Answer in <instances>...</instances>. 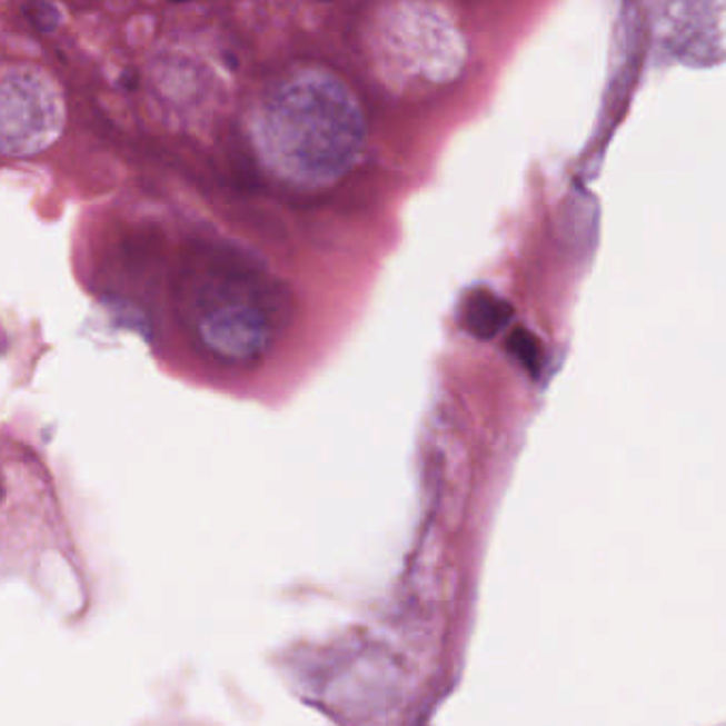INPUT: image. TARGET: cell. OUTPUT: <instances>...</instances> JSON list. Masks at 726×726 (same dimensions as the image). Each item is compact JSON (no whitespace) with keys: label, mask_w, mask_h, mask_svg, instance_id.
<instances>
[{"label":"cell","mask_w":726,"mask_h":726,"mask_svg":"<svg viewBox=\"0 0 726 726\" xmlns=\"http://www.w3.org/2000/svg\"><path fill=\"white\" fill-rule=\"evenodd\" d=\"M514 318V307L490 290H471L460 307V325L477 339H493Z\"/></svg>","instance_id":"5b68a950"},{"label":"cell","mask_w":726,"mask_h":726,"mask_svg":"<svg viewBox=\"0 0 726 726\" xmlns=\"http://www.w3.org/2000/svg\"><path fill=\"white\" fill-rule=\"evenodd\" d=\"M369 50L379 77L399 92L418 83H448L467 58L465 39L450 18L420 2L384 7L369 34Z\"/></svg>","instance_id":"3957f363"},{"label":"cell","mask_w":726,"mask_h":726,"mask_svg":"<svg viewBox=\"0 0 726 726\" xmlns=\"http://www.w3.org/2000/svg\"><path fill=\"white\" fill-rule=\"evenodd\" d=\"M509 351L516 356L518 362H523L526 371H530L533 376L539 374L541 369V362H544V354H541V344L539 339L530 332V330H516L511 337H509V344H507Z\"/></svg>","instance_id":"8992f818"},{"label":"cell","mask_w":726,"mask_h":726,"mask_svg":"<svg viewBox=\"0 0 726 726\" xmlns=\"http://www.w3.org/2000/svg\"><path fill=\"white\" fill-rule=\"evenodd\" d=\"M64 99L50 73L39 67H7L0 97L2 151L26 158L48 150L64 126Z\"/></svg>","instance_id":"277c9868"},{"label":"cell","mask_w":726,"mask_h":726,"mask_svg":"<svg viewBox=\"0 0 726 726\" xmlns=\"http://www.w3.org/2000/svg\"><path fill=\"white\" fill-rule=\"evenodd\" d=\"M177 314L195 348L228 369L258 365L290 325L292 295L251 258L205 246L177 277Z\"/></svg>","instance_id":"7a4b0ae2"},{"label":"cell","mask_w":726,"mask_h":726,"mask_svg":"<svg viewBox=\"0 0 726 726\" xmlns=\"http://www.w3.org/2000/svg\"><path fill=\"white\" fill-rule=\"evenodd\" d=\"M251 132L274 177L297 190H322L356 165L367 141V118L341 77L302 64L262 92Z\"/></svg>","instance_id":"6da1fadb"}]
</instances>
